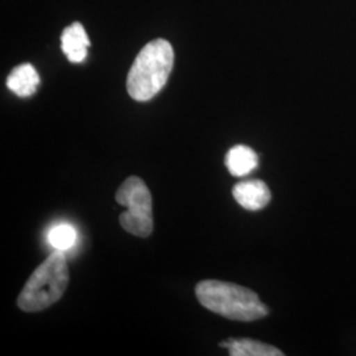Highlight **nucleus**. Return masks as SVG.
Here are the masks:
<instances>
[{"label":"nucleus","mask_w":356,"mask_h":356,"mask_svg":"<svg viewBox=\"0 0 356 356\" xmlns=\"http://www.w3.org/2000/svg\"><path fill=\"white\" fill-rule=\"evenodd\" d=\"M89 47V36L82 24L73 23L72 26L65 28L61 36V48L70 63H83L88 57Z\"/></svg>","instance_id":"423d86ee"},{"label":"nucleus","mask_w":356,"mask_h":356,"mask_svg":"<svg viewBox=\"0 0 356 356\" xmlns=\"http://www.w3.org/2000/svg\"><path fill=\"white\" fill-rule=\"evenodd\" d=\"M235 201L248 211H259L264 209L272 198L270 191L264 181L250 179L236 184L232 189Z\"/></svg>","instance_id":"39448f33"},{"label":"nucleus","mask_w":356,"mask_h":356,"mask_svg":"<svg viewBox=\"0 0 356 356\" xmlns=\"http://www.w3.org/2000/svg\"><path fill=\"white\" fill-rule=\"evenodd\" d=\"M225 163L232 176L243 177L259 166V156L247 145H235L226 154Z\"/></svg>","instance_id":"6e6552de"},{"label":"nucleus","mask_w":356,"mask_h":356,"mask_svg":"<svg viewBox=\"0 0 356 356\" xmlns=\"http://www.w3.org/2000/svg\"><path fill=\"white\" fill-rule=\"evenodd\" d=\"M69 280L66 256L64 251H57L32 273L19 294L17 305L26 313L44 310L63 297Z\"/></svg>","instance_id":"7ed1b4c3"},{"label":"nucleus","mask_w":356,"mask_h":356,"mask_svg":"<svg viewBox=\"0 0 356 356\" xmlns=\"http://www.w3.org/2000/svg\"><path fill=\"white\" fill-rule=\"evenodd\" d=\"M175 63L172 45L163 38L148 42L131 66L127 78L129 97L147 102L157 95L168 82Z\"/></svg>","instance_id":"f03ea898"},{"label":"nucleus","mask_w":356,"mask_h":356,"mask_svg":"<svg viewBox=\"0 0 356 356\" xmlns=\"http://www.w3.org/2000/svg\"><path fill=\"white\" fill-rule=\"evenodd\" d=\"M116 202L126 207L119 216L120 226L138 238H148L153 231L152 195L139 177H128L116 191Z\"/></svg>","instance_id":"20e7f679"},{"label":"nucleus","mask_w":356,"mask_h":356,"mask_svg":"<svg viewBox=\"0 0 356 356\" xmlns=\"http://www.w3.org/2000/svg\"><path fill=\"white\" fill-rule=\"evenodd\" d=\"M195 296L207 310L231 321L251 322L264 318L269 313L256 293L231 282L201 281L195 286Z\"/></svg>","instance_id":"f257e3e1"},{"label":"nucleus","mask_w":356,"mask_h":356,"mask_svg":"<svg viewBox=\"0 0 356 356\" xmlns=\"http://www.w3.org/2000/svg\"><path fill=\"white\" fill-rule=\"evenodd\" d=\"M40 76L31 64L16 66L7 78V88L20 98H28L38 91Z\"/></svg>","instance_id":"0eeeda50"},{"label":"nucleus","mask_w":356,"mask_h":356,"mask_svg":"<svg viewBox=\"0 0 356 356\" xmlns=\"http://www.w3.org/2000/svg\"><path fill=\"white\" fill-rule=\"evenodd\" d=\"M219 347L227 348L231 356H282L279 348L254 339H229L219 343Z\"/></svg>","instance_id":"1a4fd4ad"},{"label":"nucleus","mask_w":356,"mask_h":356,"mask_svg":"<svg viewBox=\"0 0 356 356\" xmlns=\"http://www.w3.org/2000/svg\"><path fill=\"white\" fill-rule=\"evenodd\" d=\"M76 241H78L76 229L67 223L57 225L51 227L48 232V242L57 251H67L73 248L76 245Z\"/></svg>","instance_id":"9d476101"}]
</instances>
